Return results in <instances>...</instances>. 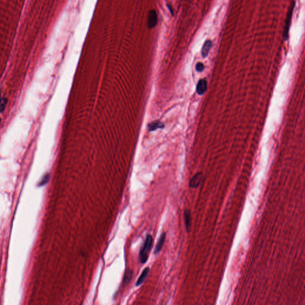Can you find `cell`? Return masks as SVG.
<instances>
[{
	"instance_id": "1",
	"label": "cell",
	"mask_w": 305,
	"mask_h": 305,
	"mask_svg": "<svg viewBox=\"0 0 305 305\" xmlns=\"http://www.w3.org/2000/svg\"><path fill=\"white\" fill-rule=\"evenodd\" d=\"M152 236L151 235L148 234L146 237L145 240L144 242V245L142 247V249L140 250V254H139L140 260V262L141 263H145L148 260V252L151 250V248L152 247Z\"/></svg>"
},
{
	"instance_id": "2",
	"label": "cell",
	"mask_w": 305,
	"mask_h": 305,
	"mask_svg": "<svg viewBox=\"0 0 305 305\" xmlns=\"http://www.w3.org/2000/svg\"><path fill=\"white\" fill-rule=\"evenodd\" d=\"M295 6V2H293V4L291 6V7L288 11V13L287 14V18H286V25L284 27V36L285 38V39L287 40L288 37V32H289V29L290 26L291 22V18L293 16V10Z\"/></svg>"
},
{
	"instance_id": "3",
	"label": "cell",
	"mask_w": 305,
	"mask_h": 305,
	"mask_svg": "<svg viewBox=\"0 0 305 305\" xmlns=\"http://www.w3.org/2000/svg\"><path fill=\"white\" fill-rule=\"evenodd\" d=\"M201 178H202V173L201 172L197 173L190 180L189 184V187L193 189L198 187L201 182Z\"/></svg>"
},
{
	"instance_id": "4",
	"label": "cell",
	"mask_w": 305,
	"mask_h": 305,
	"mask_svg": "<svg viewBox=\"0 0 305 305\" xmlns=\"http://www.w3.org/2000/svg\"><path fill=\"white\" fill-rule=\"evenodd\" d=\"M157 23V14L154 10H152L150 12L148 18V25L150 29L156 26Z\"/></svg>"
},
{
	"instance_id": "5",
	"label": "cell",
	"mask_w": 305,
	"mask_h": 305,
	"mask_svg": "<svg viewBox=\"0 0 305 305\" xmlns=\"http://www.w3.org/2000/svg\"><path fill=\"white\" fill-rule=\"evenodd\" d=\"M207 83L205 79H200L198 82L197 85V88H196V92L198 95H202L207 90Z\"/></svg>"
},
{
	"instance_id": "6",
	"label": "cell",
	"mask_w": 305,
	"mask_h": 305,
	"mask_svg": "<svg viewBox=\"0 0 305 305\" xmlns=\"http://www.w3.org/2000/svg\"><path fill=\"white\" fill-rule=\"evenodd\" d=\"M184 221H185V228L187 231V232L189 233L191 230V222H192V218H191V211L189 210H185L184 213Z\"/></svg>"
},
{
	"instance_id": "7",
	"label": "cell",
	"mask_w": 305,
	"mask_h": 305,
	"mask_svg": "<svg viewBox=\"0 0 305 305\" xmlns=\"http://www.w3.org/2000/svg\"><path fill=\"white\" fill-rule=\"evenodd\" d=\"M212 45H213V43H212L211 40L208 39L205 41V43L203 45V47H202L201 51V55L203 56V57L205 58L208 55L210 50H211V48L212 47Z\"/></svg>"
},
{
	"instance_id": "8",
	"label": "cell",
	"mask_w": 305,
	"mask_h": 305,
	"mask_svg": "<svg viewBox=\"0 0 305 305\" xmlns=\"http://www.w3.org/2000/svg\"><path fill=\"white\" fill-rule=\"evenodd\" d=\"M165 239H166V233H163L161 234V235L160 236L159 239L157 243L156 244V248L154 250V254L158 253L159 251L162 250V247H163L165 242Z\"/></svg>"
},
{
	"instance_id": "9",
	"label": "cell",
	"mask_w": 305,
	"mask_h": 305,
	"mask_svg": "<svg viewBox=\"0 0 305 305\" xmlns=\"http://www.w3.org/2000/svg\"><path fill=\"white\" fill-rule=\"evenodd\" d=\"M149 272H150V268L148 267H147V268H146L144 269V270L143 271V272L141 273L140 277L138 279V280H137V281H136V283L135 284V286H136L138 287V286H140L141 284H142L143 283L144 281H145V279L147 277Z\"/></svg>"
},
{
	"instance_id": "10",
	"label": "cell",
	"mask_w": 305,
	"mask_h": 305,
	"mask_svg": "<svg viewBox=\"0 0 305 305\" xmlns=\"http://www.w3.org/2000/svg\"><path fill=\"white\" fill-rule=\"evenodd\" d=\"M132 274L133 272L131 269H127L126 270L125 274L124 277V283L125 284H128L131 280L132 277Z\"/></svg>"
},
{
	"instance_id": "11",
	"label": "cell",
	"mask_w": 305,
	"mask_h": 305,
	"mask_svg": "<svg viewBox=\"0 0 305 305\" xmlns=\"http://www.w3.org/2000/svg\"><path fill=\"white\" fill-rule=\"evenodd\" d=\"M149 129L150 131H154V130H156L158 128H163V124H162V122H159V121H155L154 122L152 123L150 125H149Z\"/></svg>"
},
{
	"instance_id": "12",
	"label": "cell",
	"mask_w": 305,
	"mask_h": 305,
	"mask_svg": "<svg viewBox=\"0 0 305 305\" xmlns=\"http://www.w3.org/2000/svg\"><path fill=\"white\" fill-rule=\"evenodd\" d=\"M7 100L5 98L0 99V112H2L6 106Z\"/></svg>"
},
{
	"instance_id": "13",
	"label": "cell",
	"mask_w": 305,
	"mask_h": 305,
	"mask_svg": "<svg viewBox=\"0 0 305 305\" xmlns=\"http://www.w3.org/2000/svg\"><path fill=\"white\" fill-rule=\"evenodd\" d=\"M205 69V66L204 64L202 63H197L196 66V70L198 72H202Z\"/></svg>"
},
{
	"instance_id": "14",
	"label": "cell",
	"mask_w": 305,
	"mask_h": 305,
	"mask_svg": "<svg viewBox=\"0 0 305 305\" xmlns=\"http://www.w3.org/2000/svg\"><path fill=\"white\" fill-rule=\"evenodd\" d=\"M48 180H49V175L48 174V175H46L45 177H44V178L42 180L41 182L40 185H44V184H46V183L48 181Z\"/></svg>"
},
{
	"instance_id": "15",
	"label": "cell",
	"mask_w": 305,
	"mask_h": 305,
	"mask_svg": "<svg viewBox=\"0 0 305 305\" xmlns=\"http://www.w3.org/2000/svg\"><path fill=\"white\" fill-rule=\"evenodd\" d=\"M0 123H1V119H0Z\"/></svg>"
}]
</instances>
